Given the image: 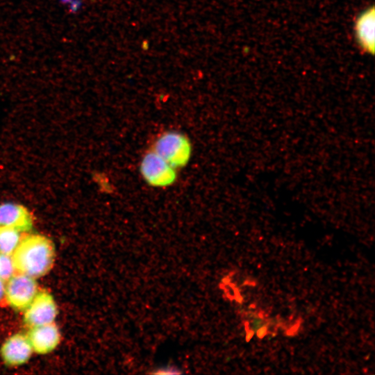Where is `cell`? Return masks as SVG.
I'll return each mask as SVG.
<instances>
[{
    "mask_svg": "<svg viewBox=\"0 0 375 375\" xmlns=\"http://www.w3.org/2000/svg\"><path fill=\"white\" fill-rule=\"evenodd\" d=\"M55 257L53 243L46 236L40 234L23 237L12 255L17 272L35 278L50 272Z\"/></svg>",
    "mask_w": 375,
    "mask_h": 375,
    "instance_id": "cell-1",
    "label": "cell"
},
{
    "mask_svg": "<svg viewBox=\"0 0 375 375\" xmlns=\"http://www.w3.org/2000/svg\"><path fill=\"white\" fill-rule=\"evenodd\" d=\"M153 151L176 169L188 162L192 154V145L184 134L171 131L164 133L157 139Z\"/></svg>",
    "mask_w": 375,
    "mask_h": 375,
    "instance_id": "cell-2",
    "label": "cell"
},
{
    "mask_svg": "<svg viewBox=\"0 0 375 375\" xmlns=\"http://www.w3.org/2000/svg\"><path fill=\"white\" fill-rule=\"evenodd\" d=\"M36 278L16 272L6 282L4 297L14 309L24 310L38 292Z\"/></svg>",
    "mask_w": 375,
    "mask_h": 375,
    "instance_id": "cell-3",
    "label": "cell"
},
{
    "mask_svg": "<svg viewBox=\"0 0 375 375\" xmlns=\"http://www.w3.org/2000/svg\"><path fill=\"white\" fill-rule=\"evenodd\" d=\"M140 170L144 180L153 187L169 186L174 183L176 178V169L153 151L144 156Z\"/></svg>",
    "mask_w": 375,
    "mask_h": 375,
    "instance_id": "cell-4",
    "label": "cell"
},
{
    "mask_svg": "<svg viewBox=\"0 0 375 375\" xmlns=\"http://www.w3.org/2000/svg\"><path fill=\"white\" fill-rule=\"evenodd\" d=\"M58 309L53 296L45 290L38 291L29 306L24 310V322L28 327L54 322Z\"/></svg>",
    "mask_w": 375,
    "mask_h": 375,
    "instance_id": "cell-5",
    "label": "cell"
},
{
    "mask_svg": "<svg viewBox=\"0 0 375 375\" xmlns=\"http://www.w3.org/2000/svg\"><path fill=\"white\" fill-rule=\"evenodd\" d=\"M33 351L26 335L16 333L3 343L0 354L3 362L9 366H19L26 363Z\"/></svg>",
    "mask_w": 375,
    "mask_h": 375,
    "instance_id": "cell-6",
    "label": "cell"
},
{
    "mask_svg": "<svg viewBox=\"0 0 375 375\" xmlns=\"http://www.w3.org/2000/svg\"><path fill=\"white\" fill-rule=\"evenodd\" d=\"M26 335L33 351L38 354L51 352L60 341V333L54 322L31 327Z\"/></svg>",
    "mask_w": 375,
    "mask_h": 375,
    "instance_id": "cell-7",
    "label": "cell"
},
{
    "mask_svg": "<svg viewBox=\"0 0 375 375\" xmlns=\"http://www.w3.org/2000/svg\"><path fill=\"white\" fill-rule=\"evenodd\" d=\"M33 219L24 206L15 203L0 204V226L15 228L19 231H30Z\"/></svg>",
    "mask_w": 375,
    "mask_h": 375,
    "instance_id": "cell-8",
    "label": "cell"
},
{
    "mask_svg": "<svg viewBox=\"0 0 375 375\" xmlns=\"http://www.w3.org/2000/svg\"><path fill=\"white\" fill-rule=\"evenodd\" d=\"M374 8L372 7L364 11L356 22V35L360 47L365 51L374 52Z\"/></svg>",
    "mask_w": 375,
    "mask_h": 375,
    "instance_id": "cell-9",
    "label": "cell"
},
{
    "mask_svg": "<svg viewBox=\"0 0 375 375\" xmlns=\"http://www.w3.org/2000/svg\"><path fill=\"white\" fill-rule=\"evenodd\" d=\"M22 238L20 231L0 226V253L12 256Z\"/></svg>",
    "mask_w": 375,
    "mask_h": 375,
    "instance_id": "cell-10",
    "label": "cell"
},
{
    "mask_svg": "<svg viewBox=\"0 0 375 375\" xmlns=\"http://www.w3.org/2000/svg\"><path fill=\"white\" fill-rule=\"evenodd\" d=\"M16 272L12 256L0 253V279L6 282Z\"/></svg>",
    "mask_w": 375,
    "mask_h": 375,
    "instance_id": "cell-11",
    "label": "cell"
},
{
    "mask_svg": "<svg viewBox=\"0 0 375 375\" xmlns=\"http://www.w3.org/2000/svg\"><path fill=\"white\" fill-rule=\"evenodd\" d=\"M6 282L0 279V300L4 297Z\"/></svg>",
    "mask_w": 375,
    "mask_h": 375,
    "instance_id": "cell-12",
    "label": "cell"
}]
</instances>
